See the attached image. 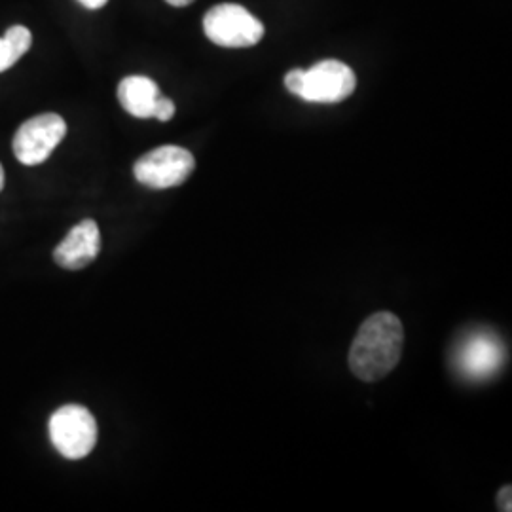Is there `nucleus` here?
Listing matches in <instances>:
<instances>
[{
    "label": "nucleus",
    "mask_w": 512,
    "mask_h": 512,
    "mask_svg": "<svg viewBox=\"0 0 512 512\" xmlns=\"http://www.w3.org/2000/svg\"><path fill=\"white\" fill-rule=\"evenodd\" d=\"M404 329L391 311H378L368 317L349 349V370L363 382L385 378L403 355Z\"/></svg>",
    "instance_id": "obj_1"
},
{
    "label": "nucleus",
    "mask_w": 512,
    "mask_h": 512,
    "mask_svg": "<svg viewBox=\"0 0 512 512\" xmlns=\"http://www.w3.org/2000/svg\"><path fill=\"white\" fill-rule=\"evenodd\" d=\"M285 88L308 103L334 105L353 95L357 88V76L346 63L338 59H325L315 63L308 71H289L285 76Z\"/></svg>",
    "instance_id": "obj_2"
},
{
    "label": "nucleus",
    "mask_w": 512,
    "mask_h": 512,
    "mask_svg": "<svg viewBox=\"0 0 512 512\" xmlns=\"http://www.w3.org/2000/svg\"><path fill=\"white\" fill-rule=\"evenodd\" d=\"M203 31L220 48H253L266 33L260 19L234 2L213 6L203 18Z\"/></svg>",
    "instance_id": "obj_3"
},
{
    "label": "nucleus",
    "mask_w": 512,
    "mask_h": 512,
    "mask_svg": "<svg viewBox=\"0 0 512 512\" xmlns=\"http://www.w3.org/2000/svg\"><path fill=\"white\" fill-rule=\"evenodd\" d=\"M50 439L55 450L67 459L90 456L97 444V421L80 404H67L50 418Z\"/></svg>",
    "instance_id": "obj_4"
},
{
    "label": "nucleus",
    "mask_w": 512,
    "mask_h": 512,
    "mask_svg": "<svg viewBox=\"0 0 512 512\" xmlns=\"http://www.w3.org/2000/svg\"><path fill=\"white\" fill-rule=\"evenodd\" d=\"M196 160L190 150L175 145L154 148L141 156L133 167L135 179L154 190L175 188L183 184L194 171Z\"/></svg>",
    "instance_id": "obj_5"
},
{
    "label": "nucleus",
    "mask_w": 512,
    "mask_h": 512,
    "mask_svg": "<svg viewBox=\"0 0 512 512\" xmlns=\"http://www.w3.org/2000/svg\"><path fill=\"white\" fill-rule=\"evenodd\" d=\"M65 135L67 124L59 114H38L18 129L12 143L14 154L23 165L42 164L52 156Z\"/></svg>",
    "instance_id": "obj_6"
},
{
    "label": "nucleus",
    "mask_w": 512,
    "mask_h": 512,
    "mask_svg": "<svg viewBox=\"0 0 512 512\" xmlns=\"http://www.w3.org/2000/svg\"><path fill=\"white\" fill-rule=\"evenodd\" d=\"M101 251V234L99 226L92 219L82 220L76 224L69 236L63 239L54 251L57 266L65 270H82L90 266Z\"/></svg>",
    "instance_id": "obj_7"
},
{
    "label": "nucleus",
    "mask_w": 512,
    "mask_h": 512,
    "mask_svg": "<svg viewBox=\"0 0 512 512\" xmlns=\"http://www.w3.org/2000/svg\"><path fill=\"white\" fill-rule=\"evenodd\" d=\"M158 84L148 76H128L118 86V101L122 109L135 118H154L156 101L160 97Z\"/></svg>",
    "instance_id": "obj_8"
},
{
    "label": "nucleus",
    "mask_w": 512,
    "mask_h": 512,
    "mask_svg": "<svg viewBox=\"0 0 512 512\" xmlns=\"http://www.w3.org/2000/svg\"><path fill=\"white\" fill-rule=\"evenodd\" d=\"M33 44V35L27 27L16 25L0 38V73L12 69L23 55L29 52Z\"/></svg>",
    "instance_id": "obj_9"
},
{
    "label": "nucleus",
    "mask_w": 512,
    "mask_h": 512,
    "mask_svg": "<svg viewBox=\"0 0 512 512\" xmlns=\"http://www.w3.org/2000/svg\"><path fill=\"white\" fill-rule=\"evenodd\" d=\"M175 116V103L169 99L160 95L158 101H156V109H154V118L160 120V122H169L171 118Z\"/></svg>",
    "instance_id": "obj_10"
},
{
    "label": "nucleus",
    "mask_w": 512,
    "mask_h": 512,
    "mask_svg": "<svg viewBox=\"0 0 512 512\" xmlns=\"http://www.w3.org/2000/svg\"><path fill=\"white\" fill-rule=\"evenodd\" d=\"M512 488L511 486H505L501 488L499 497H497V505H499V511L511 512L512 511Z\"/></svg>",
    "instance_id": "obj_11"
},
{
    "label": "nucleus",
    "mask_w": 512,
    "mask_h": 512,
    "mask_svg": "<svg viewBox=\"0 0 512 512\" xmlns=\"http://www.w3.org/2000/svg\"><path fill=\"white\" fill-rule=\"evenodd\" d=\"M84 8H88V10H99V8H103L109 0H78Z\"/></svg>",
    "instance_id": "obj_12"
},
{
    "label": "nucleus",
    "mask_w": 512,
    "mask_h": 512,
    "mask_svg": "<svg viewBox=\"0 0 512 512\" xmlns=\"http://www.w3.org/2000/svg\"><path fill=\"white\" fill-rule=\"evenodd\" d=\"M169 6H175V8H184V6H190L194 0H165Z\"/></svg>",
    "instance_id": "obj_13"
},
{
    "label": "nucleus",
    "mask_w": 512,
    "mask_h": 512,
    "mask_svg": "<svg viewBox=\"0 0 512 512\" xmlns=\"http://www.w3.org/2000/svg\"><path fill=\"white\" fill-rule=\"evenodd\" d=\"M2 188H4V169L0 165V192H2Z\"/></svg>",
    "instance_id": "obj_14"
}]
</instances>
